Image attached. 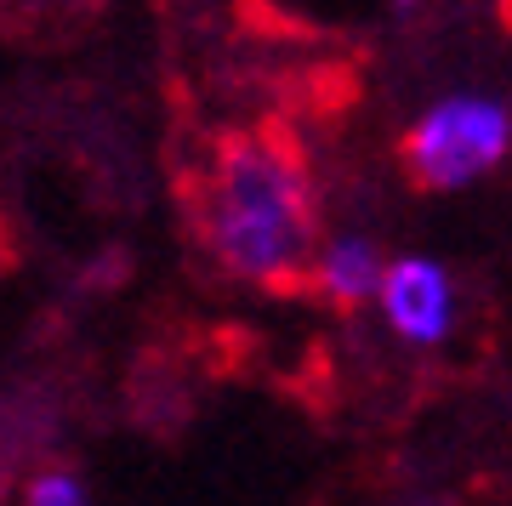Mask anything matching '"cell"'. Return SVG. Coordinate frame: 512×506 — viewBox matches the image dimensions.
<instances>
[{"label":"cell","instance_id":"6","mask_svg":"<svg viewBox=\"0 0 512 506\" xmlns=\"http://www.w3.org/2000/svg\"><path fill=\"white\" fill-rule=\"evenodd\" d=\"M399 6H410V0H399Z\"/></svg>","mask_w":512,"mask_h":506},{"label":"cell","instance_id":"3","mask_svg":"<svg viewBox=\"0 0 512 506\" xmlns=\"http://www.w3.org/2000/svg\"><path fill=\"white\" fill-rule=\"evenodd\" d=\"M382 302H387L393 330L410 336V342H439L444 330H450V279H444V268L421 262V256L387 268Z\"/></svg>","mask_w":512,"mask_h":506},{"label":"cell","instance_id":"5","mask_svg":"<svg viewBox=\"0 0 512 506\" xmlns=\"http://www.w3.org/2000/svg\"><path fill=\"white\" fill-rule=\"evenodd\" d=\"M29 506H86V489L74 472H40L29 484Z\"/></svg>","mask_w":512,"mask_h":506},{"label":"cell","instance_id":"4","mask_svg":"<svg viewBox=\"0 0 512 506\" xmlns=\"http://www.w3.org/2000/svg\"><path fill=\"white\" fill-rule=\"evenodd\" d=\"M319 290H325L336 308H359L370 290H382L387 273L376 268V251H370L365 239H342V245H330L325 262H319Z\"/></svg>","mask_w":512,"mask_h":506},{"label":"cell","instance_id":"1","mask_svg":"<svg viewBox=\"0 0 512 506\" xmlns=\"http://www.w3.org/2000/svg\"><path fill=\"white\" fill-rule=\"evenodd\" d=\"M313 188L302 154L268 131L222 137L200 199V234L228 273L291 290L313 251Z\"/></svg>","mask_w":512,"mask_h":506},{"label":"cell","instance_id":"2","mask_svg":"<svg viewBox=\"0 0 512 506\" xmlns=\"http://www.w3.org/2000/svg\"><path fill=\"white\" fill-rule=\"evenodd\" d=\"M512 120L490 97H444L410 137H404V171L416 188H467L507 154Z\"/></svg>","mask_w":512,"mask_h":506}]
</instances>
